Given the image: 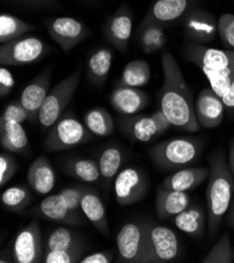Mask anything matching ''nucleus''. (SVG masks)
<instances>
[{"instance_id":"nucleus-1","label":"nucleus","mask_w":234,"mask_h":263,"mask_svg":"<svg viewBox=\"0 0 234 263\" xmlns=\"http://www.w3.org/2000/svg\"><path fill=\"white\" fill-rule=\"evenodd\" d=\"M162 69L164 82L159 91L161 110L172 126L189 133H196L202 127L195 118L192 91L176 60L169 51H163Z\"/></svg>"},{"instance_id":"nucleus-2","label":"nucleus","mask_w":234,"mask_h":263,"mask_svg":"<svg viewBox=\"0 0 234 263\" xmlns=\"http://www.w3.org/2000/svg\"><path fill=\"white\" fill-rule=\"evenodd\" d=\"M184 55L204 72L210 87L223 99L234 77V50H221L189 41L184 46Z\"/></svg>"},{"instance_id":"nucleus-3","label":"nucleus","mask_w":234,"mask_h":263,"mask_svg":"<svg viewBox=\"0 0 234 263\" xmlns=\"http://www.w3.org/2000/svg\"><path fill=\"white\" fill-rule=\"evenodd\" d=\"M210 174L207 188L208 231L210 237L217 235L223 217L230 208L234 189L233 173L222 154H214L210 160Z\"/></svg>"},{"instance_id":"nucleus-4","label":"nucleus","mask_w":234,"mask_h":263,"mask_svg":"<svg viewBox=\"0 0 234 263\" xmlns=\"http://www.w3.org/2000/svg\"><path fill=\"white\" fill-rule=\"evenodd\" d=\"M202 151V144L193 139H171L149 149L153 164L164 170H176L193 163Z\"/></svg>"},{"instance_id":"nucleus-5","label":"nucleus","mask_w":234,"mask_h":263,"mask_svg":"<svg viewBox=\"0 0 234 263\" xmlns=\"http://www.w3.org/2000/svg\"><path fill=\"white\" fill-rule=\"evenodd\" d=\"M81 78V67H78L68 77L51 89L38 112L39 124L44 128H51L67 107Z\"/></svg>"},{"instance_id":"nucleus-6","label":"nucleus","mask_w":234,"mask_h":263,"mask_svg":"<svg viewBox=\"0 0 234 263\" xmlns=\"http://www.w3.org/2000/svg\"><path fill=\"white\" fill-rule=\"evenodd\" d=\"M146 249L148 263H166L181 255L179 240L173 230L146 222Z\"/></svg>"},{"instance_id":"nucleus-7","label":"nucleus","mask_w":234,"mask_h":263,"mask_svg":"<svg viewBox=\"0 0 234 263\" xmlns=\"http://www.w3.org/2000/svg\"><path fill=\"white\" fill-rule=\"evenodd\" d=\"M88 131L79 120L63 117L51 126L44 140V148L48 152H56L79 146L91 139Z\"/></svg>"},{"instance_id":"nucleus-8","label":"nucleus","mask_w":234,"mask_h":263,"mask_svg":"<svg viewBox=\"0 0 234 263\" xmlns=\"http://www.w3.org/2000/svg\"><path fill=\"white\" fill-rule=\"evenodd\" d=\"M48 50L45 43L34 36L20 37L0 46V64L17 66L40 60Z\"/></svg>"},{"instance_id":"nucleus-9","label":"nucleus","mask_w":234,"mask_h":263,"mask_svg":"<svg viewBox=\"0 0 234 263\" xmlns=\"http://www.w3.org/2000/svg\"><path fill=\"white\" fill-rule=\"evenodd\" d=\"M116 242L120 262L148 263L146 223H125L118 233Z\"/></svg>"},{"instance_id":"nucleus-10","label":"nucleus","mask_w":234,"mask_h":263,"mask_svg":"<svg viewBox=\"0 0 234 263\" xmlns=\"http://www.w3.org/2000/svg\"><path fill=\"white\" fill-rule=\"evenodd\" d=\"M12 256L15 263L43 262L41 229L37 221L30 222L17 234L13 242Z\"/></svg>"},{"instance_id":"nucleus-11","label":"nucleus","mask_w":234,"mask_h":263,"mask_svg":"<svg viewBox=\"0 0 234 263\" xmlns=\"http://www.w3.org/2000/svg\"><path fill=\"white\" fill-rule=\"evenodd\" d=\"M49 36L64 51H69L91 36V31L73 17H57L46 21Z\"/></svg>"},{"instance_id":"nucleus-12","label":"nucleus","mask_w":234,"mask_h":263,"mask_svg":"<svg viewBox=\"0 0 234 263\" xmlns=\"http://www.w3.org/2000/svg\"><path fill=\"white\" fill-rule=\"evenodd\" d=\"M148 190V180L136 168L123 169L114 182L115 198L120 205L127 206L140 201Z\"/></svg>"},{"instance_id":"nucleus-13","label":"nucleus","mask_w":234,"mask_h":263,"mask_svg":"<svg viewBox=\"0 0 234 263\" xmlns=\"http://www.w3.org/2000/svg\"><path fill=\"white\" fill-rule=\"evenodd\" d=\"M171 126L172 124L161 109L149 117H133L124 122L127 133L135 140L142 143L150 142L162 136Z\"/></svg>"},{"instance_id":"nucleus-14","label":"nucleus","mask_w":234,"mask_h":263,"mask_svg":"<svg viewBox=\"0 0 234 263\" xmlns=\"http://www.w3.org/2000/svg\"><path fill=\"white\" fill-rule=\"evenodd\" d=\"M194 114L199 125L206 129L218 128L225 115V105L220 96L210 88L203 89L195 103Z\"/></svg>"},{"instance_id":"nucleus-15","label":"nucleus","mask_w":234,"mask_h":263,"mask_svg":"<svg viewBox=\"0 0 234 263\" xmlns=\"http://www.w3.org/2000/svg\"><path fill=\"white\" fill-rule=\"evenodd\" d=\"M184 31L190 42L209 43L219 35L218 21L211 13L207 11H191L185 16Z\"/></svg>"},{"instance_id":"nucleus-16","label":"nucleus","mask_w":234,"mask_h":263,"mask_svg":"<svg viewBox=\"0 0 234 263\" xmlns=\"http://www.w3.org/2000/svg\"><path fill=\"white\" fill-rule=\"evenodd\" d=\"M191 0H155L140 26L146 24L165 25L189 13Z\"/></svg>"},{"instance_id":"nucleus-17","label":"nucleus","mask_w":234,"mask_h":263,"mask_svg":"<svg viewBox=\"0 0 234 263\" xmlns=\"http://www.w3.org/2000/svg\"><path fill=\"white\" fill-rule=\"evenodd\" d=\"M50 76V68L47 67L21 92L19 102L29 111L31 118L38 117V112L49 92Z\"/></svg>"},{"instance_id":"nucleus-18","label":"nucleus","mask_w":234,"mask_h":263,"mask_svg":"<svg viewBox=\"0 0 234 263\" xmlns=\"http://www.w3.org/2000/svg\"><path fill=\"white\" fill-rule=\"evenodd\" d=\"M34 211L37 216L46 220L57 221L69 226H79L82 223L80 215L70 211L59 193L46 196L35 208Z\"/></svg>"},{"instance_id":"nucleus-19","label":"nucleus","mask_w":234,"mask_h":263,"mask_svg":"<svg viewBox=\"0 0 234 263\" xmlns=\"http://www.w3.org/2000/svg\"><path fill=\"white\" fill-rule=\"evenodd\" d=\"M111 104L115 110L122 115L134 116L143 110L148 104L146 92L127 86H118L111 95Z\"/></svg>"},{"instance_id":"nucleus-20","label":"nucleus","mask_w":234,"mask_h":263,"mask_svg":"<svg viewBox=\"0 0 234 263\" xmlns=\"http://www.w3.org/2000/svg\"><path fill=\"white\" fill-rule=\"evenodd\" d=\"M132 32L133 19L127 10L120 9L104 26V33L109 41L122 52L127 50Z\"/></svg>"},{"instance_id":"nucleus-21","label":"nucleus","mask_w":234,"mask_h":263,"mask_svg":"<svg viewBox=\"0 0 234 263\" xmlns=\"http://www.w3.org/2000/svg\"><path fill=\"white\" fill-rule=\"evenodd\" d=\"M28 182L30 188L38 195H46L54 189L56 174L46 156L41 155L31 164L28 171Z\"/></svg>"},{"instance_id":"nucleus-22","label":"nucleus","mask_w":234,"mask_h":263,"mask_svg":"<svg viewBox=\"0 0 234 263\" xmlns=\"http://www.w3.org/2000/svg\"><path fill=\"white\" fill-rule=\"evenodd\" d=\"M190 205V197L186 192L165 189L162 186L155 195V211L161 220L174 217Z\"/></svg>"},{"instance_id":"nucleus-23","label":"nucleus","mask_w":234,"mask_h":263,"mask_svg":"<svg viewBox=\"0 0 234 263\" xmlns=\"http://www.w3.org/2000/svg\"><path fill=\"white\" fill-rule=\"evenodd\" d=\"M209 174L210 169L205 167L182 169L167 176L162 182V187L169 190L186 192L200 186L209 177Z\"/></svg>"},{"instance_id":"nucleus-24","label":"nucleus","mask_w":234,"mask_h":263,"mask_svg":"<svg viewBox=\"0 0 234 263\" xmlns=\"http://www.w3.org/2000/svg\"><path fill=\"white\" fill-rule=\"evenodd\" d=\"M81 211L94 227L104 236H109V220L106 210L100 196L92 190L85 189L81 198Z\"/></svg>"},{"instance_id":"nucleus-25","label":"nucleus","mask_w":234,"mask_h":263,"mask_svg":"<svg viewBox=\"0 0 234 263\" xmlns=\"http://www.w3.org/2000/svg\"><path fill=\"white\" fill-rule=\"evenodd\" d=\"M0 143L11 152L24 153L29 149V139L21 123L0 120Z\"/></svg>"},{"instance_id":"nucleus-26","label":"nucleus","mask_w":234,"mask_h":263,"mask_svg":"<svg viewBox=\"0 0 234 263\" xmlns=\"http://www.w3.org/2000/svg\"><path fill=\"white\" fill-rule=\"evenodd\" d=\"M174 226L193 237H201L205 231V214L202 208L189 205L183 212L173 217Z\"/></svg>"},{"instance_id":"nucleus-27","label":"nucleus","mask_w":234,"mask_h":263,"mask_svg":"<svg viewBox=\"0 0 234 263\" xmlns=\"http://www.w3.org/2000/svg\"><path fill=\"white\" fill-rule=\"evenodd\" d=\"M113 62V51L109 48H100L89 57L87 62V74L89 80L102 86L110 74Z\"/></svg>"},{"instance_id":"nucleus-28","label":"nucleus","mask_w":234,"mask_h":263,"mask_svg":"<svg viewBox=\"0 0 234 263\" xmlns=\"http://www.w3.org/2000/svg\"><path fill=\"white\" fill-rule=\"evenodd\" d=\"M150 66L144 60H133L126 64L122 71L119 86L142 87L150 81Z\"/></svg>"},{"instance_id":"nucleus-29","label":"nucleus","mask_w":234,"mask_h":263,"mask_svg":"<svg viewBox=\"0 0 234 263\" xmlns=\"http://www.w3.org/2000/svg\"><path fill=\"white\" fill-rule=\"evenodd\" d=\"M35 30V26L10 14L0 16V42L7 43Z\"/></svg>"},{"instance_id":"nucleus-30","label":"nucleus","mask_w":234,"mask_h":263,"mask_svg":"<svg viewBox=\"0 0 234 263\" xmlns=\"http://www.w3.org/2000/svg\"><path fill=\"white\" fill-rule=\"evenodd\" d=\"M82 249L81 242L76 234L64 227L56 228L47 236L45 252L47 251H69Z\"/></svg>"},{"instance_id":"nucleus-31","label":"nucleus","mask_w":234,"mask_h":263,"mask_svg":"<svg viewBox=\"0 0 234 263\" xmlns=\"http://www.w3.org/2000/svg\"><path fill=\"white\" fill-rule=\"evenodd\" d=\"M139 41L145 54H153L160 51L166 44L167 37L163 26L159 24H146L140 26Z\"/></svg>"},{"instance_id":"nucleus-32","label":"nucleus","mask_w":234,"mask_h":263,"mask_svg":"<svg viewBox=\"0 0 234 263\" xmlns=\"http://www.w3.org/2000/svg\"><path fill=\"white\" fill-rule=\"evenodd\" d=\"M86 128L95 136L105 138L114 131V120L109 111L103 108L91 109L84 118Z\"/></svg>"},{"instance_id":"nucleus-33","label":"nucleus","mask_w":234,"mask_h":263,"mask_svg":"<svg viewBox=\"0 0 234 263\" xmlns=\"http://www.w3.org/2000/svg\"><path fill=\"white\" fill-rule=\"evenodd\" d=\"M65 170L73 177L85 182H96L101 176L99 165L88 159L70 160Z\"/></svg>"},{"instance_id":"nucleus-34","label":"nucleus","mask_w":234,"mask_h":263,"mask_svg":"<svg viewBox=\"0 0 234 263\" xmlns=\"http://www.w3.org/2000/svg\"><path fill=\"white\" fill-rule=\"evenodd\" d=\"M33 201V195L25 187L8 188L2 195V203L10 212H20Z\"/></svg>"},{"instance_id":"nucleus-35","label":"nucleus","mask_w":234,"mask_h":263,"mask_svg":"<svg viewBox=\"0 0 234 263\" xmlns=\"http://www.w3.org/2000/svg\"><path fill=\"white\" fill-rule=\"evenodd\" d=\"M122 164V152L117 147H107L104 149L99 159V169L101 176L105 179H112L118 172Z\"/></svg>"},{"instance_id":"nucleus-36","label":"nucleus","mask_w":234,"mask_h":263,"mask_svg":"<svg viewBox=\"0 0 234 263\" xmlns=\"http://www.w3.org/2000/svg\"><path fill=\"white\" fill-rule=\"evenodd\" d=\"M204 263H232L233 252L228 233H224L212 249L203 259Z\"/></svg>"},{"instance_id":"nucleus-37","label":"nucleus","mask_w":234,"mask_h":263,"mask_svg":"<svg viewBox=\"0 0 234 263\" xmlns=\"http://www.w3.org/2000/svg\"><path fill=\"white\" fill-rule=\"evenodd\" d=\"M218 29L223 45L228 48H234V15H222L218 20Z\"/></svg>"},{"instance_id":"nucleus-38","label":"nucleus","mask_w":234,"mask_h":263,"mask_svg":"<svg viewBox=\"0 0 234 263\" xmlns=\"http://www.w3.org/2000/svg\"><path fill=\"white\" fill-rule=\"evenodd\" d=\"M82 249L69 251H47L44 254L45 263H76L80 262Z\"/></svg>"},{"instance_id":"nucleus-39","label":"nucleus","mask_w":234,"mask_h":263,"mask_svg":"<svg viewBox=\"0 0 234 263\" xmlns=\"http://www.w3.org/2000/svg\"><path fill=\"white\" fill-rule=\"evenodd\" d=\"M84 188H66L59 192L62 200L65 202L67 208L75 214L80 215L81 211V198L84 193Z\"/></svg>"},{"instance_id":"nucleus-40","label":"nucleus","mask_w":234,"mask_h":263,"mask_svg":"<svg viewBox=\"0 0 234 263\" xmlns=\"http://www.w3.org/2000/svg\"><path fill=\"white\" fill-rule=\"evenodd\" d=\"M30 118H31V115L22 106L21 103L19 101H13L7 105L4 110V114L2 116V119L0 120L14 121L22 124Z\"/></svg>"},{"instance_id":"nucleus-41","label":"nucleus","mask_w":234,"mask_h":263,"mask_svg":"<svg viewBox=\"0 0 234 263\" xmlns=\"http://www.w3.org/2000/svg\"><path fill=\"white\" fill-rule=\"evenodd\" d=\"M17 171V164L13 157L7 153L0 155V186L4 187L11 180Z\"/></svg>"},{"instance_id":"nucleus-42","label":"nucleus","mask_w":234,"mask_h":263,"mask_svg":"<svg viewBox=\"0 0 234 263\" xmlns=\"http://www.w3.org/2000/svg\"><path fill=\"white\" fill-rule=\"evenodd\" d=\"M15 87V79L12 72L6 67H0V96L5 98L11 93Z\"/></svg>"},{"instance_id":"nucleus-43","label":"nucleus","mask_w":234,"mask_h":263,"mask_svg":"<svg viewBox=\"0 0 234 263\" xmlns=\"http://www.w3.org/2000/svg\"><path fill=\"white\" fill-rule=\"evenodd\" d=\"M114 254L112 251L96 252L84 258H81V263H111L113 260Z\"/></svg>"},{"instance_id":"nucleus-44","label":"nucleus","mask_w":234,"mask_h":263,"mask_svg":"<svg viewBox=\"0 0 234 263\" xmlns=\"http://www.w3.org/2000/svg\"><path fill=\"white\" fill-rule=\"evenodd\" d=\"M222 100H223L225 107L234 111V77L232 79V82H231L229 91L227 92V95Z\"/></svg>"},{"instance_id":"nucleus-45","label":"nucleus","mask_w":234,"mask_h":263,"mask_svg":"<svg viewBox=\"0 0 234 263\" xmlns=\"http://www.w3.org/2000/svg\"><path fill=\"white\" fill-rule=\"evenodd\" d=\"M18 2L30 7H49L54 0H18Z\"/></svg>"},{"instance_id":"nucleus-46","label":"nucleus","mask_w":234,"mask_h":263,"mask_svg":"<svg viewBox=\"0 0 234 263\" xmlns=\"http://www.w3.org/2000/svg\"><path fill=\"white\" fill-rule=\"evenodd\" d=\"M228 166L231 172L234 174V139L230 141L229 144V156H228Z\"/></svg>"},{"instance_id":"nucleus-47","label":"nucleus","mask_w":234,"mask_h":263,"mask_svg":"<svg viewBox=\"0 0 234 263\" xmlns=\"http://www.w3.org/2000/svg\"><path fill=\"white\" fill-rule=\"evenodd\" d=\"M229 220H230L231 224L234 227V202H233V204L231 205V209H230V215H229Z\"/></svg>"},{"instance_id":"nucleus-48","label":"nucleus","mask_w":234,"mask_h":263,"mask_svg":"<svg viewBox=\"0 0 234 263\" xmlns=\"http://www.w3.org/2000/svg\"><path fill=\"white\" fill-rule=\"evenodd\" d=\"M84 2H86L88 4H95V3L98 2V0H84Z\"/></svg>"},{"instance_id":"nucleus-49","label":"nucleus","mask_w":234,"mask_h":263,"mask_svg":"<svg viewBox=\"0 0 234 263\" xmlns=\"http://www.w3.org/2000/svg\"><path fill=\"white\" fill-rule=\"evenodd\" d=\"M233 260H234V254H233Z\"/></svg>"}]
</instances>
